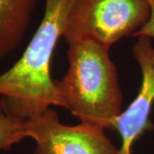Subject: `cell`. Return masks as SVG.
<instances>
[{"label":"cell","mask_w":154,"mask_h":154,"mask_svg":"<svg viewBox=\"0 0 154 154\" xmlns=\"http://www.w3.org/2000/svg\"><path fill=\"white\" fill-rule=\"evenodd\" d=\"M68 59L66 75L56 81L65 109L81 122L115 130L122 94L110 50L84 39L69 45Z\"/></svg>","instance_id":"cell-2"},{"label":"cell","mask_w":154,"mask_h":154,"mask_svg":"<svg viewBox=\"0 0 154 154\" xmlns=\"http://www.w3.org/2000/svg\"><path fill=\"white\" fill-rule=\"evenodd\" d=\"M25 138L26 121L7 115L0 107V150H10Z\"/></svg>","instance_id":"cell-7"},{"label":"cell","mask_w":154,"mask_h":154,"mask_svg":"<svg viewBox=\"0 0 154 154\" xmlns=\"http://www.w3.org/2000/svg\"><path fill=\"white\" fill-rule=\"evenodd\" d=\"M27 138L36 143L35 154H117L105 129L81 122L68 126L49 108L26 121Z\"/></svg>","instance_id":"cell-4"},{"label":"cell","mask_w":154,"mask_h":154,"mask_svg":"<svg viewBox=\"0 0 154 154\" xmlns=\"http://www.w3.org/2000/svg\"><path fill=\"white\" fill-rule=\"evenodd\" d=\"M148 0H75L63 38L68 45L92 39L107 49L148 21Z\"/></svg>","instance_id":"cell-3"},{"label":"cell","mask_w":154,"mask_h":154,"mask_svg":"<svg viewBox=\"0 0 154 154\" xmlns=\"http://www.w3.org/2000/svg\"><path fill=\"white\" fill-rule=\"evenodd\" d=\"M132 52L141 71V85L136 98L128 105L116 122L121 137L117 154H132L134 143L146 131L153 128L150 116L154 104V47L152 38L137 37Z\"/></svg>","instance_id":"cell-5"},{"label":"cell","mask_w":154,"mask_h":154,"mask_svg":"<svg viewBox=\"0 0 154 154\" xmlns=\"http://www.w3.org/2000/svg\"><path fill=\"white\" fill-rule=\"evenodd\" d=\"M151 13L148 21L146 24L138 30L136 33H134L133 36L140 37V36H146L148 38H154V0H148Z\"/></svg>","instance_id":"cell-8"},{"label":"cell","mask_w":154,"mask_h":154,"mask_svg":"<svg viewBox=\"0 0 154 154\" xmlns=\"http://www.w3.org/2000/svg\"><path fill=\"white\" fill-rule=\"evenodd\" d=\"M36 0H0V59L22 44Z\"/></svg>","instance_id":"cell-6"},{"label":"cell","mask_w":154,"mask_h":154,"mask_svg":"<svg viewBox=\"0 0 154 154\" xmlns=\"http://www.w3.org/2000/svg\"><path fill=\"white\" fill-rule=\"evenodd\" d=\"M43 19L17 63L0 74V107L7 115L29 120L51 108L65 109L51 61L56 45L63 36L75 0H45Z\"/></svg>","instance_id":"cell-1"}]
</instances>
